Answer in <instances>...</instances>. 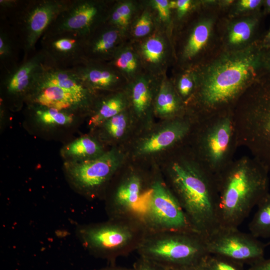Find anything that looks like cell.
<instances>
[{
	"label": "cell",
	"instance_id": "cell-46",
	"mask_svg": "<svg viewBox=\"0 0 270 270\" xmlns=\"http://www.w3.org/2000/svg\"><path fill=\"white\" fill-rule=\"evenodd\" d=\"M268 244H270V240L269 241V242Z\"/></svg>",
	"mask_w": 270,
	"mask_h": 270
},
{
	"label": "cell",
	"instance_id": "cell-20",
	"mask_svg": "<svg viewBox=\"0 0 270 270\" xmlns=\"http://www.w3.org/2000/svg\"><path fill=\"white\" fill-rule=\"evenodd\" d=\"M139 42L135 48L146 72L157 77L162 76L169 54L168 42L164 33L155 30Z\"/></svg>",
	"mask_w": 270,
	"mask_h": 270
},
{
	"label": "cell",
	"instance_id": "cell-36",
	"mask_svg": "<svg viewBox=\"0 0 270 270\" xmlns=\"http://www.w3.org/2000/svg\"><path fill=\"white\" fill-rule=\"evenodd\" d=\"M112 8L129 25L134 14L136 6L130 1L120 2L115 4Z\"/></svg>",
	"mask_w": 270,
	"mask_h": 270
},
{
	"label": "cell",
	"instance_id": "cell-17",
	"mask_svg": "<svg viewBox=\"0 0 270 270\" xmlns=\"http://www.w3.org/2000/svg\"><path fill=\"white\" fill-rule=\"evenodd\" d=\"M52 63L42 50L8 70L3 80L7 94L26 98L46 65Z\"/></svg>",
	"mask_w": 270,
	"mask_h": 270
},
{
	"label": "cell",
	"instance_id": "cell-8",
	"mask_svg": "<svg viewBox=\"0 0 270 270\" xmlns=\"http://www.w3.org/2000/svg\"><path fill=\"white\" fill-rule=\"evenodd\" d=\"M124 154L114 148L93 159L68 161L67 178L74 188L86 197L100 196L122 166Z\"/></svg>",
	"mask_w": 270,
	"mask_h": 270
},
{
	"label": "cell",
	"instance_id": "cell-4",
	"mask_svg": "<svg viewBox=\"0 0 270 270\" xmlns=\"http://www.w3.org/2000/svg\"><path fill=\"white\" fill-rule=\"evenodd\" d=\"M189 140L194 158L216 178L234 160L239 147L233 110L198 117Z\"/></svg>",
	"mask_w": 270,
	"mask_h": 270
},
{
	"label": "cell",
	"instance_id": "cell-12",
	"mask_svg": "<svg viewBox=\"0 0 270 270\" xmlns=\"http://www.w3.org/2000/svg\"><path fill=\"white\" fill-rule=\"evenodd\" d=\"M110 8L104 1L72 0L44 34L70 32L88 36L106 22Z\"/></svg>",
	"mask_w": 270,
	"mask_h": 270
},
{
	"label": "cell",
	"instance_id": "cell-15",
	"mask_svg": "<svg viewBox=\"0 0 270 270\" xmlns=\"http://www.w3.org/2000/svg\"><path fill=\"white\" fill-rule=\"evenodd\" d=\"M86 38L70 32L44 34L41 40L42 50L54 65L60 68H72L84 62Z\"/></svg>",
	"mask_w": 270,
	"mask_h": 270
},
{
	"label": "cell",
	"instance_id": "cell-41",
	"mask_svg": "<svg viewBox=\"0 0 270 270\" xmlns=\"http://www.w3.org/2000/svg\"><path fill=\"white\" fill-rule=\"evenodd\" d=\"M248 270H270V258H264L252 264Z\"/></svg>",
	"mask_w": 270,
	"mask_h": 270
},
{
	"label": "cell",
	"instance_id": "cell-39",
	"mask_svg": "<svg viewBox=\"0 0 270 270\" xmlns=\"http://www.w3.org/2000/svg\"><path fill=\"white\" fill-rule=\"evenodd\" d=\"M134 270H170L148 259L140 257L132 266Z\"/></svg>",
	"mask_w": 270,
	"mask_h": 270
},
{
	"label": "cell",
	"instance_id": "cell-28",
	"mask_svg": "<svg viewBox=\"0 0 270 270\" xmlns=\"http://www.w3.org/2000/svg\"><path fill=\"white\" fill-rule=\"evenodd\" d=\"M256 206V212L248 224L250 233L257 238H270V193L266 194Z\"/></svg>",
	"mask_w": 270,
	"mask_h": 270
},
{
	"label": "cell",
	"instance_id": "cell-2",
	"mask_svg": "<svg viewBox=\"0 0 270 270\" xmlns=\"http://www.w3.org/2000/svg\"><path fill=\"white\" fill-rule=\"evenodd\" d=\"M166 180L193 230L204 238L220 228L215 177L194 158L190 150L174 158Z\"/></svg>",
	"mask_w": 270,
	"mask_h": 270
},
{
	"label": "cell",
	"instance_id": "cell-6",
	"mask_svg": "<svg viewBox=\"0 0 270 270\" xmlns=\"http://www.w3.org/2000/svg\"><path fill=\"white\" fill-rule=\"evenodd\" d=\"M238 146L270 172V91L253 84L233 110Z\"/></svg>",
	"mask_w": 270,
	"mask_h": 270
},
{
	"label": "cell",
	"instance_id": "cell-16",
	"mask_svg": "<svg viewBox=\"0 0 270 270\" xmlns=\"http://www.w3.org/2000/svg\"><path fill=\"white\" fill-rule=\"evenodd\" d=\"M158 78L144 72L128 82L125 90L133 118L146 126L151 125L154 100L160 82L157 80Z\"/></svg>",
	"mask_w": 270,
	"mask_h": 270
},
{
	"label": "cell",
	"instance_id": "cell-42",
	"mask_svg": "<svg viewBox=\"0 0 270 270\" xmlns=\"http://www.w3.org/2000/svg\"><path fill=\"white\" fill-rule=\"evenodd\" d=\"M95 270H134L132 267L126 268L116 265L112 264L111 265Z\"/></svg>",
	"mask_w": 270,
	"mask_h": 270
},
{
	"label": "cell",
	"instance_id": "cell-25",
	"mask_svg": "<svg viewBox=\"0 0 270 270\" xmlns=\"http://www.w3.org/2000/svg\"><path fill=\"white\" fill-rule=\"evenodd\" d=\"M128 96L125 90L115 92L102 100L90 117L89 124L100 126L106 120L128 108Z\"/></svg>",
	"mask_w": 270,
	"mask_h": 270
},
{
	"label": "cell",
	"instance_id": "cell-26",
	"mask_svg": "<svg viewBox=\"0 0 270 270\" xmlns=\"http://www.w3.org/2000/svg\"><path fill=\"white\" fill-rule=\"evenodd\" d=\"M214 22L204 18L192 28L184 44L182 58L188 62L194 60L208 44L212 34Z\"/></svg>",
	"mask_w": 270,
	"mask_h": 270
},
{
	"label": "cell",
	"instance_id": "cell-19",
	"mask_svg": "<svg viewBox=\"0 0 270 270\" xmlns=\"http://www.w3.org/2000/svg\"><path fill=\"white\" fill-rule=\"evenodd\" d=\"M26 99L30 104L70 112L92 104L58 86L48 84H35Z\"/></svg>",
	"mask_w": 270,
	"mask_h": 270
},
{
	"label": "cell",
	"instance_id": "cell-11",
	"mask_svg": "<svg viewBox=\"0 0 270 270\" xmlns=\"http://www.w3.org/2000/svg\"><path fill=\"white\" fill-rule=\"evenodd\" d=\"M204 240L208 254L224 256L244 264L252 265L264 258L266 244L238 228H220Z\"/></svg>",
	"mask_w": 270,
	"mask_h": 270
},
{
	"label": "cell",
	"instance_id": "cell-18",
	"mask_svg": "<svg viewBox=\"0 0 270 270\" xmlns=\"http://www.w3.org/2000/svg\"><path fill=\"white\" fill-rule=\"evenodd\" d=\"M124 32L104 23L89 34L84 47V62H108L122 44Z\"/></svg>",
	"mask_w": 270,
	"mask_h": 270
},
{
	"label": "cell",
	"instance_id": "cell-1",
	"mask_svg": "<svg viewBox=\"0 0 270 270\" xmlns=\"http://www.w3.org/2000/svg\"><path fill=\"white\" fill-rule=\"evenodd\" d=\"M252 48L230 50L203 68L193 70L195 92L186 106L198 117L233 110L252 85L256 66Z\"/></svg>",
	"mask_w": 270,
	"mask_h": 270
},
{
	"label": "cell",
	"instance_id": "cell-40",
	"mask_svg": "<svg viewBox=\"0 0 270 270\" xmlns=\"http://www.w3.org/2000/svg\"><path fill=\"white\" fill-rule=\"evenodd\" d=\"M260 0H240L236 4V10L238 12H246L256 8L261 3Z\"/></svg>",
	"mask_w": 270,
	"mask_h": 270
},
{
	"label": "cell",
	"instance_id": "cell-10",
	"mask_svg": "<svg viewBox=\"0 0 270 270\" xmlns=\"http://www.w3.org/2000/svg\"><path fill=\"white\" fill-rule=\"evenodd\" d=\"M148 180L136 170L124 174L106 198L108 218H134L142 221L152 178Z\"/></svg>",
	"mask_w": 270,
	"mask_h": 270
},
{
	"label": "cell",
	"instance_id": "cell-22",
	"mask_svg": "<svg viewBox=\"0 0 270 270\" xmlns=\"http://www.w3.org/2000/svg\"><path fill=\"white\" fill-rule=\"evenodd\" d=\"M35 84L55 86L91 104L93 102L95 92L88 88L72 68H60L49 64L40 74Z\"/></svg>",
	"mask_w": 270,
	"mask_h": 270
},
{
	"label": "cell",
	"instance_id": "cell-33",
	"mask_svg": "<svg viewBox=\"0 0 270 270\" xmlns=\"http://www.w3.org/2000/svg\"><path fill=\"white\" fill-rule=\"evenodd\" d=\"M174 86L178 94L186 107L196 88V78L193 70L182 74L178 78Z\"/></svg>",
	"mask_w": 270,
	"mask_h": 270
},
{
	"label": "cell",
	"instance_id": "cell-35",
	"mask_svg": "<svg viewBox=\"0 0 270 270\" xmlns=\"http://www.w3.org/2000/svg\"><path fill=\"white\" fill-rule=\"evenodd\" d=\"M150 6L158 14L159 20L166 25L170 22L171 8L170 0H152L150 2Z\"/></svg>",
	"mask_w": 270,
	"mask_h": 270
},
{
	"label": "cell",
	"instance_id": "cell-37",
	"mask_svg": "<svg viewBox=\"0 0 270 270\" xmlns=\"http://www.w3.org/2000/svg\"><path fill=\"white\" fill-rule=\"evenodd\" d=\"M12 42L7 34L2 30L0 34V58L1 61L9 60L13 56Z\"/></svg>",
	"mask_w": 270,
	"mask_h": 270
},
{
	"label": "cell",
	"instance_id": "cell-7",
	"mask_svg": "<svg viewBox=\"0 0 270 270\" xmlns=\"http://www.w3.org/2000/svg\"><path fill=\"white\" fill-rule=\"evenodd\" d=\"M136 252L170 270L198 264L208 254L204 236L182 230L147 232Z\"/></svg>",
	"mask_w": 270,
	"mask_h": 270
},
{
	"label": "cell",
	"instance_id": "cell-14",
	"mask_svg": "<svg viewBox=\"0 0 270 270\" xmlns=\"http://www.w3.org/2000/svg\"><path fill=\"white\" fill-rule=\"evenodd\" d=\"M71 2L38 0L26 3L20 19L24 46L26 51L34 50L38 40Z\"/></svg>",
	"mask_w": 270,
	"mask_h": 270
},
{
	"label": "cell",
	"instance_id": "cell-43",
	"mask_svg": "<svg viewBox=\"0 0 270 270\" xmlns=\"http://www.w3.org/2000/svg\"><path fill=\"white\" fill-rule=\"evenodd\" d=\"M201 262L198 264H196L194 266H185V267L180 268H176V269H172V270L169 269V270H204L201 264Z\"/></svg>",
	"mask_w": 270,
	"mask_h": 270
},
{
	"label": "cell",
	"instance_id": "cell-44",
	"mask_svg": "<svg viewBox=\"0 0 270 270\" xmlns=\"http://www.w3.org/2000/svg\"><path fill=\"white\" fill-rule=\"evenodd\" d=\"M266 4L267 6L270 8V0H268L266 1Z\"/></svg>",
	"mask_w": 270,
	"mask_h": 270
},
{
	"label": "cell",
	"instance_id": "cell-32",
	"mask_svg": "<svg viewBox=\"0 0 270 270\" xmlns=\"http://www.w3.org/2000/svg\"><path fill=\"white\" fill-rule=\"evenodd\" d=\"M204 270H245L244 264L228 258L208 254L201 262Z\"/></svg>",
	"mask_w": 270,
	"mask_h": 270
},
{
	"label": "cell",
	"instance_id": "cell-45",
	"mask_svg": "<svg viewBox=\"0 0 270 270\" xmlns=\"http://www.w3.org/2000/svg\"><path fill=\"white\" fill-rule=\"evenodd\" d=\"M268 38L270 40V31L269 33H268Z\"/></svg>",
	"mask_w": 270,
	"mask_h": 270
},
{
	"label": "cell",
	"instance_id": "cell-9",
	"mask_svg": "<svg viewBox=\"0 0 270 270\" xmlns=\"http://www.w3.org/2000/svg\"><path fill=\"white\" fill-rule=\"evenodd\" d=\"M142 221L147 232H195L176 198L159 174L152 177Z\"/></svg>",
	"mask_w": 270,
	"mask_h": 270
},
{
	"label": "cell",
	"instance_id": "cell-3",
	"mask_svg": "<svg viewBox=\"0 0 270 270\" xmlns=\"http://www.w3.org/2000/svg\"><path fill=\"white\" fill-rule=\"evenodd\" d=\"M268 172L256 158L244 156L216 176L220 228H238L268 192Z\"/></svg>",
	"mask_w": 270,
	"mask_h": 270
},
{
	"label": "cell",
	"instance_id": "cell-38",
	"mask_svg": "<svg viewBox=\"0 0 270 270\" xmlns=\"http://www.w3.org/2000/svg\"><path fill=\"white\" fill-rule=\"evenodd\" d=\"M192 2L190 0H170L172 10H176L178 18H183L190 10Z\"/></svg>",
	"mask_w": 270,
	"mask_h": 270
},
{
	"label": "cell",
	"instance_id": "cell-21",
	"mask_svg": "<svg viewBox=\"0 0 270 270\" xmlns=\"http://www.w3.org/2000/svg\"><path fill=\"white\" fill-rule=\"evenodd\" d=\"M90 89L115 90L128 82L108 62H83L72 68Z\"/></svg>",
	"mask_w": 270,
	"mask_h": 270
},
{
	"label": "cell",
	"instance_id": "cell-34",
	"mask_svg": "<svg viewBox=\"0 0 270 270\" xmlns=\"http://www.w3.org/2000/svg\"><path fill=\"white\" fill-rule=\"evenodd\" d=\"M154 30L152 14L148 10H145L134 22L132 34L134 38L141 40L150 35Z\"/></svg>",
	"mask_w": 270,
	"mask_h": 270
},
{
	"label": "cell",
	"instance_id": "cell-24",
	"mask_svg": "<svg viewBox=\"0 0 270 270\" xmlns=\"http://www.w3.org/2000/svg\"><path fill=\"white\" fill-rule=\"evenodd\" d=\"M129 82L140 74L144 70L140 56L134 47L121 45L108 62Z\"/></svg>",
	"mask_w": 270,
	"mask_h": 270
},
{
	"label": "cell",
	"instance_id": "cell-29",
	"mask_svg": "<svg viewBox=\"0 0 270 270\" xmlns=\"http://www.w3.org/2000/svg\"><path fill=\"white\" fill-rule=\"evenodd\" d=\"M255 21L252 18H245L231 23L227 32V43L232 50L244 48L251 38Z\"/></svg>",
	"mask_w": 270,
	"mask_h": 270
},
{
	"label": "cell",
	"instance_id": "cell-5",
	"mask_svg": "<svg viewBox=\"0 0 270 270\" xmlns=\"http://www.w3.org/2000/svg\"><path fill=\"white\" fill-rule=\"evenodd\" d=\"M147 231L134 218H108L102 222L80 224L76 230L82 246L94 257L114 264L116 260L137 249Z\"/></svg>",
	"mask_w": 270,
	"mask_h": 270
},
{
	"label": "cell",
	"instance_id": "cell-23",
	"mask_svg": "<svg viewBox=\"0 0 270 270\" xmlns=\"http://www.w3.org/2000/svg\"><path fill=\"white\" fill-rule=\"evenodd\" d=\"M186 104L178 94L174 84L162 76L154 103V114L164 120L185 115Z\"/></svg>",
	"mask_w": 270,
	"mask_h": 270
},
{
	"label": "cell",
	"instance_id": "cell-31",
	"mask_svg": "<svg viewBox=\"0 0 270 270\" xmlns=\"http://www.w3.org/2000/svg\"><path fill=\"white\" fill-rule=\"evenodd\" d=\"M132 118L128 108L110 118L100 126L104 136L114 141L122 139L129 130Z\"/></svg>",
	"mask_w": 270,
	"mask_h": 270
},
{
	"label": "cell",
	"instance_id": "cell-27",
	"mask_svg": "<svg viewBox=\"0 0 270 270\" xmlns=\"http://www.w3.org/2000/svg\"><path fill=\"white\" fill-rule=\"evenodd\" d=\"M104 152L102 146L96 140L84 136L66 146L62 150V154L69 161L84 160L97 158Z\"/></svg>",
	"mask_w": 270,
	"mask_h": 270
},
{
	"label": "cell",
	"instance_id": "cell-13",
	"mask_svg": "<svg viewBox=\"0 0 270 270\" xmlns=\"http://www.w3.org/2000/svg\"><path fill=\"white\" fill-rule=\"evenodd\" d=\"M198 118L188 112L185 115L164 120L139 140L134 154L146 156L179 148L188 141Z\"/></svg>",
	"mask_w": 270,
	"mask_h": 270
},
{
	"label": "cell",
	"instance_id": "cell-30",
	"mask_svg": "<svg viewBox=\"0 0 270 270\" xmlns=\"http://www.w3.org/2000/svg\"><path fill=\"white\" fill-rule=\"evenodd\" d=\"M38 122L46 126H64L71 124L74 120L72 112L60 110L36 104H31Z\"/></svg>",
	"mask_w": 270,
	"mask_h": 270
}]
</instances>
